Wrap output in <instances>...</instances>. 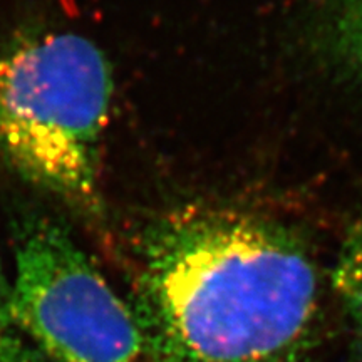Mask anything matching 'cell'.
<instances>
[{
  "instance_id": "3",
  "label": "cell",
  "mask_w": 362,
  "mask_h": 362,
  "mask_svg": "<svg viewBox=\"0 0 362 362\" xmlns=\"http://www.w3.org/2000/svg\"><path fill=\"white\" fill-rule=\"evenodd\" d=\"M13 319L52 362H156L126 305L61 221L16 225Z\"/></svg>"
},
{
  "instance_id": "2",
  "label": "cell",
  "mask_w": 362,
  "mask_h": 362,
  "mask_svg": "<svg viewBox=\"0 0 362 362\" xmlns=\"http://www.w3.org/2000/svg\"><path fill=\"white\" fill-rule=\"evenodd\" d=\"M111 99L112 69L88 37L19 35L0 51V156L29 185L96 218Z\"/></svg>"
},
{
  "instance_id": "6",
  "label": "cell",
  "mask_w": 362,
  "mask_h": 362,
  "mask_svg": "<svg viewBox=\"0 0 362 362\" xmlns=\"http://www.w3.org/2000/svg\"><path fill=\"white\" fill-rule=\"evenodd\" d=\"M0 362H47L45 357L27 344L24 334L13 319L12 288L8 287L0 265Z\"/></svg>"
},
{
  "instance_id": "1",
  "label": "cell",
  "mask_w": 362,
  "mask_h": 362,
  "mask_svg": "<svg viewBox=\"0 0 362 362\" xmlns=\"http://www.w3.org/2000/svg\"><path fill=\"white\" fill-rule=\"evenodd\" d=\"M138 255L131 309L156 362H309L319 279L291 230L187 206L153 221Z\"/></svg>"
},
{
  "instance_id": "4",
  "label": "cell",
  "mask_w": 362,
  "mask_h": 362,
  "mask_svg": "<svg viewBox=\"0 0 362 362\" xmlns=\"http://www.w3.org/2000/svg\"><path fill=\"white\" fill-rule=\"evenodd\" d=\"M319 40L330 64L362 89V0H327Z\"/></svg>"
},
{
  "instance_id": "5",
  "label": "cell",
  "mask_w": 362,
  "mask_h": 362,
  "mask_svg": "<svg viewBox=\"0 0 362 362\" xmlns=\"http://www.w3.org/2000/svg\"><path fill=\"white\" fill-rule=\"evenodd\" d=\"M334 287L344 309L362 334V216L349 228L339 252Z\"/></svg>"
}]
</instances>
